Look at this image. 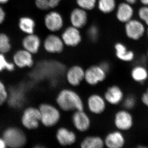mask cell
Returning <instances> with one entry per match:
<instances>
[{"label": "cell", "mask_w": 148, "mask_h": 148, "mask_svg": "<svg viewBox=\"0 0 148 148\" xmlns=\"http://www.w3.org/2000/svg\"><path fill=\"white\" fill-rule=\"evenodd\" d=\"M122 103L124 109L129 110L135 108L136 104V99L134 95H127L123 98Z\"/></svg>", "instance_id": "cell-32"}, {"label": "cell", "mask_w": 148, "mask_h": 148, "mask_svg": "<svg viewBox=\"0 0 148 148\" xmlns=\"http://www.w3.org/2000/svg\"><path fill=\"white\" fill-rule=\"evenodd\" d=\"M62 0H49L50 9L57 7L60 3Z\"/></svg>", "instance_id": "cell-37"}, {"label": "cell", "mask_w": 148, "mask_h": 148, "mask_svg": "<svg viewBox=\"0 0 148 148\" xmlns=\"http://www.w3.org/2000/svg\"><path fill=\"white\" fill-rule=\"evenodd\" d=\"M87 107L92 113L99 114L106 109V101L105 98L97 94H92L88 98Z\"/></svg>", "instance_id": "cell-14"}, {"label": "cell", "mask_w": 148, "mask_h": 148, "mask_svg": "<svg viewBox=\"0 0 148 148\" xmlns=\"http://www.w3.org/2000/svg\"><path fill=\"white\" fill-rule=\"evenodd\" d=\"M56 139L61 146H70L75 143L77 136L72 130L62 127L58 128L56 131Z\"/></svg>", "instance_id": "cell-19"}, {"label": "cell", "mask_w": 148, "mask_h": 148, "mask_svg": "<svg viewBox=\"0 0 148 148\" xmlns=\"http://www.w3.org/2000/svg\"><path fill=\"white\" fill-rule=\"evenodd\" d=\"M116 56L118 59L125 62H131L135 58V53L127 49L126 46L121 42H117L114 45Z\"/></svg>", "instance_id": "cell-21"}, {"label": "cell", "mask_w": 148, "mask_h": 148, "mask_svg": "<svg viewBox=\"0 0 148 148\" xmlns=\"http://www.w3.org/2000/svg\"><path fill=\"white\" fill-rule=\"evenodd\" d=\"M15 65L13 62H10L7 59L5 54L0 53V73L6 71L10 72H13L15 70Z\"/></svg>", "instance_id": "cell-28"}, {"label": "cell", "mask_w": 148, "mask_h": 148, "mask_svg": "<svg viewBox=\"0 0 148 148\" xmlns=\"http://www.w3.org/2000/svg\"><path fill=\"white\" fill-rule=\"evenodd\" d=\"M35 4L40 10L46 11L50 9L49 0H35Z\"/></svg>", "instance_id": "cell-34"}, {"label": "cell", "mask_w": 148, "mask_h": 148, "mask_svg": "<svg viewBox=\"0 0 148 148\" xmlns=\"http://www.w3.org/2000/svg\"><path fill=\"white\" fill-rule=\"evenodd\" d=\"M134 14L132 5L123 2L120 3L117 7L116 17L119 22L125 24L132 19Z\"/></svg>", "instance_id": "cell-20"}, {"label": "cell", "mask_w": 148, "mask_h": 148, "mask_svg": "<svg viewBox=\"0 0 148 148\" xmlns=\"http://www.w3.org/2000/svg\"><path fill=\"white\" fill-rule=\"evenodd\" d=\"M143 5H148V0H140Z\"/></svg>", "instance_id": "cell-41"}, {"label": "cell", "mask_w": 148, "mask_h": 148, "mask_svg": "<svg viewBox=\"0 0 148 148\" xmlns=\"http://www.w3.org/2000/svg\"><path fill=\"white\" fill-rule=\"evenodd\" d=\"M123 1L127 3L132 5L135 4L137 2V0H123Z\"/></svg>", "instance_id": "cell-40"}, {"label": "cell", "mask_w": 148, "mask_h": 148, "mask_svg": "<svg viewBox=\"0 0 148 148\" xmlns=\"http://www.w3.org/2000/svg\"><path fill=\"white\" fill-rule=\"evenodd\" d=\"M36 26L34 20L29 16H23L18 20V28L21 32L26 35L34 34Z\"/></svg>", "instance_id": "cell-23"}, {"label": "cell", "mask_w": 148, "mask_h": 148, "mask_svg": "<svg viewBox=\"0 0 148 148\" xmlns=\"http://www.w3.org/2000/svg\"><path fill=\"white\" fill-rule=\"evenodd\" d=\"M138 15L140 20L148 27V5L141 6L138 11Z\"/></svg>", "instance_id": "cell-33"}, {"label": "cell", "mask_w": 148, "mask_h": 148, "mask_svg": "<svg viewBox=\"0 0 148 148\" xmlns=\"http://www.w3.org/2000/svg\"><path fill=\"white\" fill-rule=\"evenodd\" d=\"M116 0H98V9L102 13L108 14L112 13L116 8Z\"/></svg>", "instance_id": "cell-26"}, {"label": "cell", "mask_w": 148, "mask_h": 148, "mask_svg": "<svg viewBox=\"0 0 148 148\" xmlns=\"http://www.w3.org/2000/svg\"><path fill=\"white\" fill-rule=\"evenodd\" d=\"M23 127L28 130L36 129L41 123L39 109L34 107H29L24 109L21 117Z\"/></svg>", "instance_id": "cell-4"}, {"label": "cell", "mask_w": 148, "mask_h": 148, "mask_svg": "<svg viewBox=\"0 0 148 148\" xmlns=\"http://www.w3.org/2000/svg\"><path fill=\"white\" fill-rule=\"evenodd\" d=\"M61 38L64 45L70 47H75L79 45L82 40L79 29L72 26L65 29Z\"/></svg>", "instance_id": "cell-9"}, {"label": "cell", "mask_w": 148, "mask_h": 148, "mask_svg": "<svg viewBox=\"0 0 148 148\" xmlns=\"http://www.w3.org/2000/svg\"><path fill=\"white\" fill-rule=\"evenodd\" d=\"M13 62L16 67L20 69L31 68L34 64L33 54L24 49L16 51L14 53Z\"/></svg>", "instance_id": "cell-8"}, {"label": "cell", "mask_w": 148, "mask_h": 148, "mask_svg": "<svg viewBox=\"0 0 148 148\" xmlns=\"http://www.w3.org/2000/svg\"><path fill=\"white\" fill-rule=\"evenodd\" d=\"M64 45L61 38L54 34L48 35L43 42L45 50L49 53H61L64 50Z\"/></svg>", "instance_id": "cell-11"}, {"label": "cell", "mask_w": 148, "mask_h": 148, "mask_svg": "<svg viewBox=\"0 0 148 148\" xmlns=\"http://www.w3.org/2000/svg\"><path fill=\"white\" fill-rule=\"evenodd\" d=\"M104 98L106 102L115 106L122 103L124 98V93L118 86H112L106 90Z\"/></svg>", "instance_id": "cell-17"}, {"label": "cell", "mask_w": 148, "mask_h": 148, "mask_svg": "<svg viewBox=\"0 0 148 148\" xmlns=\"http://www.w3.org/2000/svg\"><path fill=\"white\" fill-rule=\"evenodd\" d=\"M56 102L60 109L65 112L84 109V104L80 96L71 89L66 88L60 91L56 97Z\"/></svg>", "instance_id": "cell-1"}, {"label": "cell", "mask_w": 148, "mask_h": 148, "mask_svg": "<svg viewBox=\"0 0 148 148\" xmlns=\"http://www.w3.org/2000/svg\"><path fill=\"white\" fill-rule=\"evenodd\" d=\"M146 33H147V36L148 38V29H147V31H146Z\"/></svg>", "instance_id": "cell-43"}, {"label": "cell", "mask_w": 148, "mask_h": 148, "mask_svg": "<svg viewBox=\"0 0 148 148\" xmlns=\"http://www.w3.org/2000/svg\"><path fill=\"white\" fill-rule=\"evenodd\" d=\"M21 44L23 49L34 55L38 52L41 41L39 36L34 33L26 35L22 39Z\"/></svg>", "instance_id": "cell-15"}, {"label": "cell", "mask_w": 148, "mask_h": 148, "mask_svg": "<svg viewBox=\"0 0 148 148\" xmlns=\"http://www.w3.org/2000/svg\"><path fill=\"white\" fill-rule=\"evenodd\" d=\"M72 119L74 127L79 132H85L90 128V118L84 110L75 111Z\"/></svg>", "instance_id": "cell-12"}, {"label": "cell", "mask_w": 148, "mask_h": 148, "mask_svg": "<svg viewBox=\"0 0 148 148\" xmlns=\"http://www.w3.org/2000/svg\"><path fill=\"white\" fill-rule=\"evenodd\" d=\"M10 0H0V4H5L9 1Z\"/></svg>", "instance_id": "cell-42"}, {"label": "cell", "mask_w": 148, "mask_h": 148, "mask_svg": "<svg viewBox=\"0 0 148 148\" xmlns=\"http://www.w3.org/2000/svg\"><path fill=\"white\" fill-rule=\"evenodd\" d=\"M106 74L100 66H91L85 71L84 80L90 85H96L106 79Z\"/></svg>", "instance_id": "cell-10"}, {"label": "cell", "mask_w": 148, "mask_h": 148, "mask_svg": "<svg viewBox=\"0 0 148 148\" xmlns=\"http://www.w3.org/2000/svg\"><path fill=\"white\" fill-rule=\"evenodd\" d=\"M82 148H101L105 146L104 140L99 136H90L85 138L80 144Z\"/></svg>", "instance_id": "cell-25"}, {"label": "cell", "mask_w": 148, "mask_h": 148, "mask_svg": "<svg viewBox=\"0 0 148 148\" xmlns=\"http://www.w3.org/2000/svg\"><path fill=\"white\" fill-rule=\"evenodd\" d=\"M6 14L3 9L0 6V25L2 24L5 20Z\"/></svg>", "instance_id": "cell-38"}, {"label": "cell", "mask_w": 148, "mask_h": 148, "mask_svg": "<svg viewBox=\"0 0 148 148\" xmlns=\"http://www.w3.org/2000/svg\"><path fill=\"white\" fill-rule=\"evenodd\" d=\"M8 96V89L4 83L0 79V107L7 102Z\"/></svg>", "instance_id": "cell-31"}, {"label": "cell", "mask_w": 148, "mask_h": 148, "mask_svg": "<svg viewBox=\"0 0 148 148\" xmlns=\"http://www.w3.org/2000/svg\"><path fill=\"white\" fill-rule=\"evenodd\" d=\"M141 101L144 106L148 108V88L142 94Z\"/></svg>", "instance_id": "cell-35"}, {"label": "cell", "mask_w": 148, "mask_h": 148, "mask_svg": "<svg viewBox=\"0 0 148 148\" xmlns=\"http://www.w3.org/2000/svg\"><path fill=\"white\" fill-rule=\"evenodd\" d=\"M87 36L92 42H95L99 38V30L98 26L95 24L91 25L88 29Z\"/></svg>", "instance_id": "cell-30"}, {"label": "cell", "mask_w": 148, "mask_h": 148, "mask_svg": "<svg viewBox=\"0 0 148 148\" xmlns=\"http://www.w3.org/2000/svg\"><path fill=\"white\" fill-rule=\"evenodd\" d=\"M45 26L51 32L60 31L64 25V20L61 14L55 11L49 12L45 16Z\"/></svg>", "instance_id": "cell-7"}, {"label": "cell", "mask_w": 148, "mask_h": 148, "mask_svg": "<svg viewBox=\"0 0 148 148\" xmlns=\"http://www.w3.org/2000/svg\"><path fill=\"white\" fill-rule=\"evenodd\" d=\"M99 66L106 73H108L110 69V65L108 62H107V61L102 62Z\"/></svg>", "instance_id": "cell-36"}, {"label": "cell", "mask_w": 148, "mask_h": 148, "mask_svg": "<svg viewBox=\"0 0 148 148\" xmlns=\"http://www.w3.org/2000/svg\"><path fill=\"white\" fill-rule=\"evenodd\" d=\"M130 76L135 82L142 84L148 79V71L145 66L138 65L132 68L130 72Z\"/></svg>", "instance_id": "cell-24"}, {"label": "cell", "mask_w": 148, "mask_h": 148, "mask_svg": "<svg viewBox=\"0 0 148 148\" xmlns=\"http://www.w3.org/2000/svg\"><path fill=\"white\" fill-rule=\"evenodd\" d=\"M85 71L82 67L77 65L72 66L68 70L66 78L69 84L73 86H77L84 79Z\"/></svg>", "instance_id": "cell-13"}, {"label": "cell", "mask_w": 148, "mask_h": 148, "mask_svg": "<svg viewBox=\"0 0 148 148\" xmlns=\"http://www.w3.org/2000/svg\"><path fill=\"white\" fill-rule=\"evenodd\" d=\"M147 58H148V48L147 50Z\"/></svg>", "instance_id": "cell-44"}, {"label": "cell", "mask_w": 148, "mask_h": 148, "mask_svg": "<svg viewBox=\"0 0 148 148\" xmlns=\"http://www.w3.org/2000/svg\"><path fill=\"white\" fill-rule=\"evenodd\" d=\"M10 40L6 34L0 33V53L5 54L11 49Z\"/></svg>", "instance_id": "cell-27"}, {"label": "cell", "mask_w": 148, "mask_h": 148, "mask_svg": "<svg viewBox=\"0 0 148 148\" xmlns=\"http://www.w3.org/2000/svg\"><path fill=\"white\" fill-rule=\"evenodd\" d=\"M114 123L118 130L121 132L128 131L133 127L134 119L129 110L124 109L116 113Z\"/></svg>", "instance_id": "cell-6"}, {"label": "cell", "mask_w": 148, "mask_h": 148, "mask_svg": "<svg viewBox=\"0 0 148 148\" xmlns=\"http://www.w3.org/2000/svg\"><path fill=\"white\" fill-rule=\"evenodd\" d=\"M2 137L5 141L7 147H23L27 144V135L22 130L15 126L5 128L3 131Z\"/></svg>", "instance_id": "cell-2"}, {"label": "cell", "mask_w": 148, "mask_h": 148, "mask_svg": "<svg viewBox=\"0 0 148 148\" xmlns=\"http://www.w3.org/2000/svg\"><path fill=\"white\" fill-rule=\"evenodd\" d=\"M145 24L141 20L133 19L127 21L125 25V32L130 39L137 41L142 38L146 33Z\"/></svg>", "instance_id": "cell-5"}, {"label": "cell", "mask_w": 148, "mask_h": 148, "mask_svg": "<svg viewBox=\"0 0 148 148\" xmlns=\"http://www.w3.org/2000/svg\"><path fill=\"white\" fill-rule=\"evenodd\" d=\"M105 145L109 148H121L125 144L124 135L120 130L110 132L104 140Z\"/></svg>", "instance_id": "cell-16"}, {"label": "cell", "mask_w": 148, "mask_h": 148, "mask_svg": "<svg viewBox=\"0 0 148 148\" xmlns=\"http://www.w3.org/2000/svg\"><path fill=\"white\" fill-rule=\"evenodd\" d=\"M88 19L86 11L80 8L74 9L70 14V21L72 26L79 29L86 25Z\"/></svg>", "instance_id": "cell-18"}, {"label": "cell", "mask_w": 148, "mask_h": 148, "mask_svg": "<svg viewBox=\"0 0 148 148\" xmlns=\"http://www.w3.org/2000/svg\"><path fill=\"white\" fill-rule=\"evenodd\" d=\"M7 147L6 143L2 137H0V148H5Z\"/></svg>", "instance_id": "cell-39"}, {"label": "cell", "mask_w": 148, "mask_h": 148, "mask_svg": "<svg viewBox=\"0 0 148 148\" xmlns=\"http://www.w3.org/2000/svg\"><path fill=\"white\" fill-rule=\"evenodd\" d=\"M13 88L12 90H9V96L7 102L10 106L14 108H19L23 105L24 102V92L20 88Z\"/></svg>", "instance_id": "cell-22"}, {"label": "cell", "mask_w": 148, "mask_h": 148, "mask_svg": "<svg viewBox=\"0 0 148 148\" xmlns=\"http://www.w3.org/2000/svg\"><path fill=\"white\" fill-rule=\"evenodd\" d=\"M38 108L40 113L41 123L46 127H53L57 124L61 119L60 111L51 104L42 103Z\"/></svg>", "instance_id": "cell-3"}, {"label": "cell", "mask_w": 148, "mask_h": 148, "mask_svg": "<svg viewBox=\"0 0 148 148\" xmlns=\"http://www.w3.org/2000/svg\"><path fill=\"white\" fill-rule=\"evenodd\" d=\"M79 8L86 11L92 10L97 3V0H76Z\"/></svg>", "instance_id": "cell-29"}]
</instances>
